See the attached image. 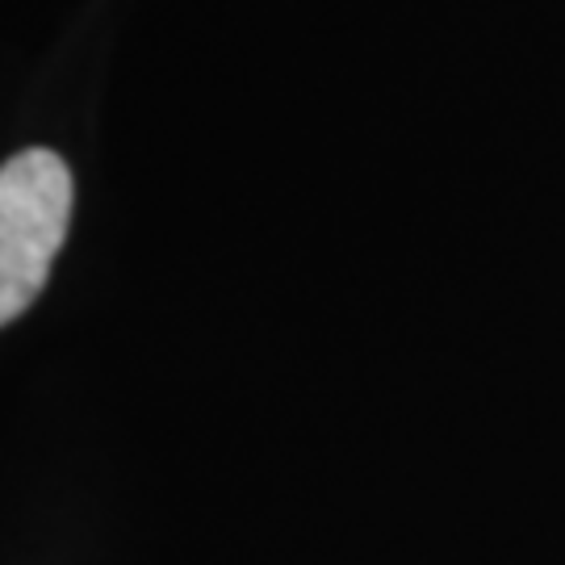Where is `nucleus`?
Instances as JSON below:
<instances>
[{
	"label": "nucleus",
	"instance_id": "nucleus-1",
	"mask_svg": "<svg viewBox=\"0 0 565 565\" xmlns=\"http://www.w3.org/2000/svg\"><path fill=\"white\" fill-rule=\"evenodd\" d=\"M72 223L67 163L30 147L0 163V327L25 315L55 268Z\"/></svg>",
	"mask_w": 565,
	"mask_h": 565
}]
</instances>
